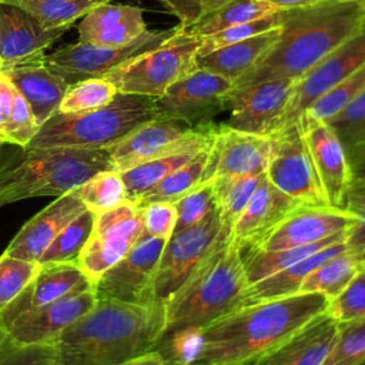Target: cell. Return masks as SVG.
I'll return each mask as SVG.
<instances>
[{
	"label": "cell",
	"mask_w": 365,
	"mask_h": 365,
	"mask_svg": "<svg viewBox=\"0 0 365 365\" xmlns=\"http://www.w3.org/2000/svg\"><path fill=\"white\" fill-rule=\"evenodd\" d=\"M364 21L365 4L348 0H324L281 10L277 41L232 88L275 78L299 80L356 33Z\"/></svg>",
	"instance_id": "6da1fadb"
},
{
	"label": "cell",
	"mask_w": 365,
	"mask_h": 365,
	"mask_svg": "<svg viewBox=\"0 0 365 365\" xmlns=\"http://www.w3.org/2000/svg\"><path fill=\"white\" fill-rule=\"evenodd\" d=\"M329 299L315 292L237 308L202 328L204 345L197 364L254 365L322 315Z\"/></svg>",
	"instance_id": "7a4b0ae2"
},
{
	"label": "cell",
	"mask_w": 365,
	"mask_h": 365,
	"mask_svg": "<svg viewBox=\"0 0 365 365\" xmlns=\"http://www.w3.org/2000/svg\"><path fill=\"white\" fill-rule=\"evenodd\" d=\"M165 332V302L97 299L54 342L56 365H118L155 349Z\"/></svg>",
	"instance_id": "3957f363"
},
{
	"label": "cell",
	"mask_w": 365,
	"mask_h": 365,
	"mask_svg": "<svg viewBox=\"0 0 365 365\" xmlns=\"http://www.w3.org/2000/svg\"><path fill=\"white\" fill-rule=\"evenodd\" d=\"M106 170L111 164L104 148L6 144L0 150V208L31 197H60Z\"/></svg>",
	"instance_id": "277c9868"
},
{
	"label": "cell",
	"mask_w": 365,
	"mask_h": 365,
	"mask_svg": "<svg viewBox=\"0 0 365 365\" xmlns=\"http://www.w3.org/2000/svg\"><path fill=\"white\" fill-rule=\"evenodd\" d=\"M247 287L240 245L220 234L202 261L165 301L164 338L182 328H205L234 311Z\"/></svg>",
	"instance_id": "5b68a950"
},
{
	"label": "cell",
	"mask_w": 365,
	"mask_h": 365,
	"mask_svg": "<svg viewBox=\"0 0 365 365\" xmlns=\"http://www.w3.org/2000/svg\"><path fill=\"white\" fill-rule=\"evenodd\" d=\"M155 117L158 114L154 97L118 91L108 104L96 110L74 114L57 111L26 147L100 150Z\"/></svg>",
	"instance_id": "8992f818"
},
{
	"label": "cell",
	"mask_w": 365,
	"mask_h": 365,
	"mask_svg": "<svg viewBox=\"0 0 365 365\" xmlns=\"http://www.w3.org/2000/svg\"><path fill=\"white\" fill-rule=\"evenodd\" d=\"M198 44L200 38L188 27L178 26L158 47L114 68L104 78L120 93L157 98L171 84L197 68Z\"/></svg>",
	"instance_id": "52a82bcc"
},
{
	"label": "cell",
	"mask_w": 365,
	"mask_h": 365,
	"mask_svg": "<svg viewBox=\"0 0 365 365\" xmlns=\"http://www.w3.org/2000/svg\"><path fill=\"white\" fill-rule=\"evenodd\" d=\"M214 128V123L192 127L158 115L104 150L108 154L111 170L123 173L160 157L202 151L210 147Z\"/></svg>",
	"instance_id": "ba28073f"
},
{
	"label": "cell",
	"mask_w": 365,
	"mask_h": 365,
	"mask_svg": "<svg viewBox=\"0 0 365 365\" xmlns=\"http://www.w3.org/2000/svg\"><path fill=\"white\" fill-rule=\"evenodd\" d=\"M144 235L141 207L127 200L111 210L96 214L93 231L77 258V265L94 285Z\"/></svg>",
	"instance_id": "9c48e42d"
},
{
	"label": "cell",
	"mask_w": 365,
	"mask_h": 365,
	"mask_svg": "<svg viewBox=\"0 0 365 365\" xmlns=\"http://www.w3.org/2000/svg\"><path fill=\"white\" fill-rule=\"evenodd\" d=\"M174 31L175 27L155 31L145 30L135 40L120 47H104L78 41L44 56L43 64L70 86L87 78L104 77L134 57L158 47Z\"/></svg>",
	"instance_id": "30bf717a"
},
{
	"label": "cell",
	"mask_w": 365,
	"mask_h": 365,
	"mask_svg": "<svg viewBox=\"0 0 365 365\" xmlns=\"http://www.w3.org/2000/svg\"><path fill=\"white\" fill-rule=\"evenodd\" d=\"M265 175L272 185L301 204L328 205L297 121L271 135Z\"/></svg>",
	"instance_id": "8fae6325"
},
{
	"label": "cell",
	"mask_w": 365,
	"mask_h": 365,
	"mask_svg": "<svg viewBox=\"0 0 365 365\" xmlns=\"http://www.w3.org/2000/svg\"><path fill=\"white\" fill-rule=\"evenodd\" d=\"M232 87L228 78L195 68L155 98L157 114L192 127L212 123L214 115L225 111L227 97Z\"/></svg>",
	"instance_id": "7c38bea8"
},
{
	"label": "cell",
	"mask_w": 365,
	"mask_h": 365,
	"mask_svg": "<svg viewBox=\"0 0 365 365\" xmlns=\"http://www.w3.org/2000/svg\"><path fill=\"white\" fill-rule=\"evenodd\" d=\"M297 81L275 78L232 88L225 103L228 118L222 124L245 133L272 135L282 127Z\"/></svg>",
	"instance_id": "4fadbf2b"
},
{
	"label": "cell",
	"mask_w": 365,
	"mask_h": 365,
	"mask_svg": "<svg viewBox=\"0 0 365 365\" xmlns=\"http://www.w3.org/2000/svg\"><path fill=\"white\" fill-rule=\"evenodd\" d=\"M221 234L218 211L200 224L173 232L163 248L153 284L155 301L165 302L190 277Z\"/></svg>",
	"instance_id": "5bb4252c"
},
{
	"label": "cell",
	"mask_w": 365,
	"mask_h": 365,
	"mask_svg": "<svg viewBox=\"0 0 365 365\" xmlns=\"http://www.w3.org/2000/svg\"><path fill=\"white\" fill-rule=\"evenodd\" d=\"M165 241L145 234L125 257L108 268L93 285L97 299L133 304L155 301L153 284Z\"/></svg>",
	"instance_id": "9a60e30c"
},
{
	"label": "cell",
	"mask_w": 365,
	"mask_h": 365,
	"mask_svg": "<svg viewBox=\"0 0 365 365\" xmlns=\"http://www.w3.org/2000/svg\"><path fill=\"white\" fill-rule=\"evenodd\" d=\"M358 217L345 208L331 205H301L257 241L240 245V250L275 251L308 245L334 234L346 232Z\"/></svg>",
	"instance_id": "2e32d148"
},
{
	"label": "cell",
	"mask_w": 365,
	"mask_h": 365,
	"mask_svg": "<svg viewBox=\"0 0 365 365\" xmlns=\"http://www.w3.org/2000/svg\"><path fill=\"white\" fill-rule=\"evenodd\" d=\"M301 135L328 205L344 208L351 185L345 147L327 121L304 111L298 118Z\"/></svg>",
	"instance_id": "e0dca14e"
},
{
	"label": "cell",
	"mask_w": 365,
	"mask_h": 365,
	"mask_svg": "<svg viewBox=\"0 0 365 365\" xmlns=\"http://www.w3.org/2000/svg\"><path fill=\"white\" fill-rule=\"evenodd\" d=\"M365 64V21L361 29L325 56L312 70L302 76L291 94L282 127L297 118L322 94L345 80ZM281 127V128H282Z\"/></svg>",
	"instance_id": "ac0fdd59"
},
{
	"label": "cell",
	"mask_w": 365,
	"mask_h": 365,
	"mask_svg": "<svg viewBox=\"0 0 365 365\" xmlns=\"http://www.w3.org/2000/svg\"><path fill=\"white\" fill-rule=\"evenodd\" d=\"M271 135H259L215 124L202 181L257 175L267 171Z\"/></svg>",
	"instance_id": "d6986e66"
},
{
	"label": "cell",
	"mask_w": 365,
	"mask_h": 365,
	"mask_svg": "<svg viewBox=\"0 0 365 365\" xmlns=\"http://www.w3.org/2000/svg\"><path fill=\"white\" fill-rule=\"evenodd\" d=\"M97 302L94 288H86L66 295L54 302L16 317L7 327L9 338L19 345L54 344L77 319L86 315Z\"/></svg>",
	"instance_id": "ffe728a7"
},
{
	"label": "cell",
	"mask_w": 365,
	"mask_h": 365,
	"mask_svg": "<svg viewBox=\"0 0 365 365\" xmlns=\"http://www.w3.org/2000/svg\"><path fill=\"white\" fill-rule=\"evenodd\" d=\"M70 27L47 29L27 11L0 3V70L43 58L44 50Z\"/></svg>",
	"instance_id": "44dd1931"
},
{
	"label": "cell",
	"mask_w": 365,
	"mask_h": 365,
	"mask_svg": "<svg viewBox=\"0 0 365 365\" xmlns=\"http://www.w3.org/2000/svg\"><path fill=\"white\" fill-rule=\"evenodd\" d=\"M87 210L77 187L48 204L30 218L6 248V254L29 261H40L53 240L74 218Z\"/></svg>",
	"instance_id": "7402d4cb"
},
{
	"label": "cell",
	"mask_w": 365,
	"mask_h": 365,
	"mask_svg": "<svg viewBox=\"0 0 365 365\" xmlns=\"http://www.w3.org/2000/svg\"><path fill=\"white\" fill-rule=\"evenodd\" d=\"M93 287L77 262L43 264L37 277L0 314V324L6 327L20 314L54 302L76 291Z\"/></svg>",
	"instance_id": "603a6c76"
},
{
	"label": "cell",
	"mask_w": 365,
	"mask_h": 365,
	"mask_svg": "<svg viewBox=\"0 0 365 365\" xmlns=\"http://www.w3.org/2000/svg\"><path fill=\"white\" fill-rule=\"evenodd\" d=\"M143 11L128 4H98L78 23V41L104 47L128 44L147 30Z\"/></svg>",
	"instance_id": "cb8c5ba5"
},
{
	"label": "cell",
	"mask_w": 365,
	"mask_h": 365,
	"mask_svg": "<svg viewBox=\"0 0 365 365\" xmlns=\"http://www.w3.org/2000/svg\"><path fill=\"white\" fill-rule=\"evenodd\" d=\"M1 73L9 77L14 88L26 98L38 127L58 111L68 88V84L61 77L43 64V58L9 67Z\"/></svg>",
	"instance_id": "d4e9b609"
},
{
	"label": "cell",
	"mask_w": 365,
	"mask_h": 365,
	"mask_svg": "<svg viewBox=\"0 0 365 365\" xmlns=\"http://www.w3.org/2000/svg\"><path fill=\"white\" fill-rule=\"evenodd\" d=\"M301 205L305 204L278 190L264 175L245 210L235 221L231 238L238 245L251 244Z\"/></svg>",
	"instance_id": "484cf974"
},
{
	"label": "cell",
	"mask_w": 365,
	"mask_h": 365,
	"mask_svg": "<svg viewBox=\"0 0 365 365\" xmlns=\"http://www.w3.org/2000/svg\"><path fill=\"white\" fill-rule=\"evenodd\" d=\"M338 328L339 322L324 312L254 365H322Z\"/></svg>",
	"instance_id": "4316f807"
},
{
	"label": "cell",
	"mask_w": 365,
	"mask_h": 365,
	"mask_svg": "<svg viewBox=\"0 0 365 365\" xmlns=\"http://www.w3.org/2000/svg\"><path fill=\"white\" fill-rule=\"evenodd\" d=\"M346 250H349V248L345 244V241L336 242L334 245H329V247L298 261L297 264H294L291 267H287L267 278H262L254 284H250L245 288V291L242 292L237 308H241L245 305H252L257 302H264V301L281 299V298H287V297L298 294L305 278L317 267H319L328 258H331L339 252H344Z\"/></svg>",
	"instance_id": "83f0119b"
},
{
	"label": "cell",
	"mask_w": 365,
	"mask_h": 365,
	"mask_svg": "<svg viewBox=\"0 0 365 365\" xmlns=\"http://www.w3.org/2000/svg\"><path fill=\"white\" fill-rule=\"evenodd\" d=\"M278 36L279 27L214 50L205 56L197 57V68L222 76L234 84L254 67V64L277 41Z\"/></svg>",
	"instance_id": "f1b7e54d"
},
{
	"label": "cell",
	"mask_w": 365,
	"mask_h": 365,
	"mask_svg": "<svg viewBox=\"0 0 365 365\" xmlns=\"http://www.w3.org/2000/svg\"><path fill=\"white\" fill-rule=\"evenodd\" d=\"M346 232L334 234L325 240L308 244V245H299L292 248H282L275 251H261V250H240L242 265L245 269V275L248 279V285L254 284L262 278H267L287 267H291L297 264L298 261L329 247L336 242L345 241Z\"/></svg>",
	"instance_id": "f546056e"
},
{
	"label": "cell",
	"mask_w": 365,
	"mask_h": 365,
	"mask_svg": "<svg viewBox=\"0 0 365 365\" xmlns=\"http://www.w3.org/2000/svg\"><path fill=\"white\" fill-rule=\"evenodd\" d=\"M208 148L197 153L188 163L170 173L154 187L134 198L133 202H135L138 207H144L151 202L175 204L185 194L202 182L204 171L207 167Z\"/></svg>",
	"instance_id": "4dcf8cb0"
},
{
	"label": "cell",
	"mask_w": 365,
	"mask_h": 365,
	"mask_svg": "<svg viewBox=\"0 0 365 365\" xmlns=\"http://www.w3.org/2000/svg\"><path fill=\"white\" fill-rule=\"evenodd\" d=\"M264 175L265 173L257 175L222 177L208 180L212 181L214 185L218 215L221 222V234L225 238H231L235 221L245 210L250 198L252 197Z\"/></svg>",
	"instance_id": "1f68e13d"
},
{
	"label": "cell",
	"mask_w": 365,
	"mask_h": 365,
	"mask_svg": "<svg viewBox=\"0 0 365 365\" xmlns=\"http://www.w3.org/2000/svg\"><path fill=\"white\" fill-rule=\"evenodd\" d=\"M362 259L349 250L339 252L317 267L302 282L299 292H315L335 298L361 269Z\"/></svg>",
	"instance_id": "d6a6232c"
},
{
	"label": "cell",
	"mask_w": 365,
	"mask_h": 365,
	"mask_svg": "<svg viewBox=\"0 0 365 365\" xmlns=\"http://www.w3.org/2000/svg\"><path fill=\"white\" fill-rule=\"evenodd\" d=\"M0 3L16 6L37 19L44 27L54 29L71 26L78 17L98 4L110 3V0H0Z\"/></svg>",
	"instance_id": "836d02e7"
},
{
	"label": "cell",
	"mask_w": 365,
	"mask_h": 365,
	"mask_svg": "<svg viewBox=\"0 0 365 365\" xmlns=\"http://www.w3.org/2000/svg\"><path fill=\"white\" fill-rule=\"evenodd\" d=\"M278 11L265 0H231L220 10L204 17L197 24L188 27L198 38L214 34L231 26L248 23Z\"/></svg>",
	"instance_id": "e575fe53"
},
{
	"label": "cell",
	"mask_w": 365,
	"mask_h": 365,
	"mask_svg": "<svg viewBox=\"0 0 365 365\" xmlns=\"http://www.w3.org/2000/svg\"><path fill=\"white\" fill-rule=\"evenodd\" d=\"M94 221L96 214L87 208L63 228L44 251L38 262L41 265L53 262H77V258L93 231Z\"/></svg>",
	"instance_id": "d590c367"
},
{
	"label": "cell",
	"mask_w": 365,
	"mask_h": 365,
	"mask_svg": "<svg viewBox=\"0 0 365 365\" xmlns=\"http://www.w3.org/2000/svg\"><path fill=\"white\" fill-rule=\"evenodd\" d=\"M195 154L197 153H181V154L165 155V157H160V158L138 164L123 173H118L125 185L128 200L133 201L134 198H137L138 195H141L143 192L154 187L170 173H173L174 170L188 163Z\"/></svg>",
	"instance_id": "8d00e7d4"
},
{
	"label": "cell",
	"mask_w": 365,
	"mask_h": 365,
	"mask_svg": "<svg viewBox=\"0 0 365 365\" xmlns=\"http://www.w3.org/2000/svg\"><path fill=\"white\" fill-rule=\"evenodd\" d=\"M86 207L94 214L111 210L128 200L125 185L118 173L106 170L94 174L77 187Z\"/></svg>",
	"instance_id": "74e56055"
},
{
	"label": "cell",
	"mask_w": 365,
	"mask_h": 365,
	"mask_svg": "<svg viewBox=\"0 0 365 365\" xmlns=\"http://www.w3.org/2000/svg\"><path fill=\"white\" fill-rule=\"evenodd\" d=\"M117 93L115 86L104 77L87 78L68 86L58 111L74 114L96 110L108 104Z\"/></svg>",
	"instance_id": "f35d334b"
},
{
	"label": "cell",
	"mask_w": 365,
	"mask_h": 365,
	"mask_svg": "<svg viewBox=\"0 0 365 365\" xmlns=\"http://www.w3.org/2000/svg\"><path fill=\"white\" fill-rule=\"evenodd\" d=\"M41 269L38 261L11 257L6 252L0 257V314L26 289Z\"/></svg>",
	"instance_id": "ab89813d"
},
{
	"label": "cell",
	"mask_w": 365,
	"mask_h": 365,
	"mask_svg": "<svg viewBox=\"0 0 365 365\" xmlns=\"http://www.w3.org/2000/svg\"><path fill=\"white\" fill-rule=\"evenodd\" d=\"M322 365H365V319L339 324Z\"/></svg>",
	"instance_id": "60d3db41"
},
{
	"label": "cell",
	"mask_w": 365,
	"mask_h": 365,
	"mask_svg": "<svg viewBox=\"0 0 365 365\" xmlns=\"http://www.w3.org/2000/svg\"><path fill=\"white\" fill-rule=\"evenodd\" d=\"M362 91H365V64L322 94L305 111L318 120L328 121Z\"/></svg>",
	"instance_id": "b9f144b4"
},
{
	"label": "cell",
	"mask_w": 365,
	"mask_h": 365,
	"mask_svg": "<svg viewBox=\"0 0 365 365\" xmlns=\"http://www.w3.org/2000/svg\"><path fill=\"white\" fill-rule=\"evenodd\" d=\"M202 345V328H182L163 338L155 349L163 355L165 365H195Z\"/></svg>",
	"instance_id": "7bdbcfd3"
},
{
	"label": "cell",
	"mask_w": 365,
	"mask_h": 365,
	"mask_svg": "<svg viewBox=\"0 0 365 365\" xmlns=\"http://www.w3.org/2000/svg\"><path fill=\"white\" fill-rule=\"evenodd\" d=\"M281 24V10L268 14L265 17L248 21V23H241L237 26H231L228 29H224L221 31H217L214 34H208L205 37L200 38V44L197 48V57L205 56L214 50H218L221 47L242 41L245 38H250L252 36H257L259 33L272 30L279 27Z\"/></svg>",
	"instance_id": "ee69618b"
},
{
	"label": "cell",
	"mask_w": 365,
	"mask_h": 365,
	"mask_svg": "<svg viewBox=\"0 0 365 365\" xmlns=\"http://www.w3.org/2000/svg\"><path fill=\"white\" fill-rule=\"evenodd\" d=\"M177 222L174 232L194 227L218 211L212 181H202L175 202Z\"/></svg>",
	"instance_id": "f6af8a7d"
},
{
	"label": "cell",
	"mask_w": 365,
	"mask_h": 365,
	"mask_svg": "<svg viewBox=\"0 0 365 365\" xmlns=\"http://www.w3.org/2000/svg\"><path fill=\"white\" fill-rule=\"evenodd\" d=\"M325 312L339 324L365 319V268H361L349 284L329 301Z\"/></svg>",
	"instance_id": "bcb514c9"
},
{
	"label": "cell",
	"mask_w": 365,
	"mask_h": 365,
	"mask_svg": "<svg viewBox=\"0 0 365 365\" xmlns=\"http://www.w3.org/2000/svg\"><path fill=\"white\" fill-rule=\"evenodd\" d=\"M327 123L345 148L365 140V91L356 96Z\"/></svg>",
	"instance_id": "7dc6e473"
},
{
	"label": "cell",
	"mask_w": 365,
	"mask_h": 365,
	"mask_svg": "<svg viewBox=\"0 0 365 365\" xmlns=\"http://www.w3.org/2000/svg\"><path fill=\"white\" fill-rule=\"evenodd\" d=\"M56 344L19 345L9 336L0 344V365H56Z\"/></svg>",
	"instance_id": "c3c4849f"
},
{
	"label": "cell",
	"mask_w": 365,
	"mask_h": 365,
	"mask_svg": "<svg viewBox=\"0 0 365 365\" xmlns=\"http://www.w3.org/2000/svg\"><path fill=\"white\" fill-rule=\"evenodd\" d=\"M38 128L40 127L36 124V120L33 117L29 103L17 91L16 98H14L13 114H11L1 137L9 144L26 147L33 140V137L37 134Z\"/></svg>",
	"instance_id": "681fc988"
},
{
	"label": "cell",
	"mask_w": 365,
	"mask_h": 365,
	"mask_svg": "<svg viewBox=\"0 0 365 365\" xmlns=\"http://www.w3.org/2000/svg\"><path fill=\"white\" fill-rule=\"evenodd\" d=\"M345 210L358 217V221L346 231L345 244L349 251L365 259V187L349 185Z\"/></svg>",
	"instance_id": "f907efd6"
},
{
	"label": "cell",
	"mask_w": 365,
	"mask_h": 365,
	"mask_svg": "<svg viewBox=\"0 0 365 365\" xmlns=\"http://www.w3.org/2000/svg\"><path fill=\"white\" fill-rule=\"evenodd\" d=\"M144 232L150 237L168 240L175 228L177 210L171 202H151L141 207Z\"/></svg>",
	"instance_id": "816d5d0a"
},
{
	"label": "cell",
	"mask_w": 365,
	"mask_h": 365,
	"mask_svg": "<svg viewBox=\"0 0 365 365\" xmlns=\"http://www.w3.org/2000/svg\"><path fill=\"white\" fill-rule=\"evenodd\" d=\"M178 20L181 27H191L220 10L231 0H158Z\"/></svg>",
	"instance_id": "f5cc1de1"
},
{
	"label": "cell",
	"mask_w": 365,
	"mask_h": 365,
	"mask_svg": "<svg viewBox=\"0 0 365 365\" xmlns=\"http://www.w3.org/2000/svg\"><path fill=\"white\" fill-rule=\"evenodd\" d=\"M349 173L351 185L365 187V140L345 148Z\"/></svg>",
	"instance_id": "db71d44e"
},
{
	"label": "cell",
	"mask_w": 365,
	"mask_h": 365,
	"mask_svg": "<svg viewBox=\"0 0 365 365\" xmlns=\"http://www.w3.org/2000/svg\"><path fill=\"white\" fill-rule=\"evenodd\" d=\"M16 93L17 90L14 88L13 83L9 80V77L4 73L0 71V137L13 114Z\"/></svg>",
	"instance_id": "11a10c76"
},
{
	"label": "cell",
	"mask_w": 365,
	"mask_h": 365,
	"mask_svg": "<svg viewBox=\"0 0 365 365\" xmlns=\"http://www.w3.org/2000/svg\"><path fill=\"white\" fill-rule=\"evenodd\" d=\"M118 365H165V361L157 349H153V351H148L143 355L131 358L125 362H121Z\"/></svg>",
	"instance_id": "9f6ffc18"
},
{
	"label": "cell",
	"mask_w": 365,
	"mask_h": 365,
	"mask_svg": "<svg viewBox=\"0 0 365 365\" xmlns=\"http://www.w3.org/2000/svg\"><path fill=\"white\" fill-rule=\"evenodd\" d=\"M271 3L278 10H287V9H295V7H305L311 6L324 0H265Z\"/></svg>",
	"instance_id": "6f0895ef"
},
{
	"label": "cell",
	"mask_w": 365,
	"mask_h": 365,
	"mask_svg": "<svg viewBox=\"0 0 365 365\" xmlns=\"http://www.w3.org/2000/svg\"><path fill=\"white\" fill-rule=\"evenodd\" d=\"M7 336H9V335H7V331H6V329L3 328V325L0 324V344H1Z\"/></svg>",
	"instance_id": "680465c9"
},
{
	"label": "cell",
	"mask_w": 365,
	"mask_h": 365,
	"mask_svg": "<svg viewBox=\"0 0 365 365\" xmlns=\"http://www.w3.org/2000/svg\"><path fill=\"white\" fill-rule=\"evenodd\" d=\"M6 144H9V143H6V141L0 137V150H1V147H3V145H6Z\"/></svg>",
	"instance_id": "91938a15"
},
{
	"label": "cell",
	"mask_w": 365,
	"mask_h": 365,
	"mask_svg": "<svg viewBox=\"0 0 365 365\" xmlns=\"http://www.w3.org/2000/svg\"><path fill=\"white\" fill-rule=\"evenodd\" d=\"M348 1H358V3H364L365 4V0H348Z\"/></svg>",
	"instance_id": "94428289"
},
{
	"label": "cell",
	"mask_w": 365,
	"mask_h": 365,
	"mask_svg": "<svg viewBox=\"0 0 365 365\" xmlns=\"http://www.w3.org/2000/svg\"><path fill=\"white\" fill-rule=\"evenodd\" d=\"M361 268H365V259L361 262Z\"/></svg>",
	"instance_id": "6125c7cd"
},
{
	"label": "cell",
	"mask_w": 365,
	"mask_h": 365,
	"mask_svg": "<svg viewBox=\"0 0 365 365\" xmlns=\"http://www.w3.org/2000/svg\"><path fill=\"white\" fill-rule=\"evenodd\" d=\"M195 365H201V364H195Z\"/></svg>",
	"instance_id": "be15d7a7"
}]
</instances>
